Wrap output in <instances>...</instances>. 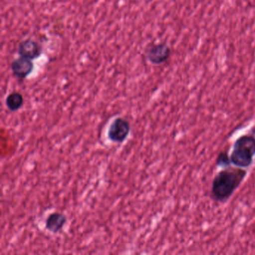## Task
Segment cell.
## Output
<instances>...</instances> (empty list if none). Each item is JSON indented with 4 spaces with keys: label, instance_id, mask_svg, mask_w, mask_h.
I'll return each mask as SVG.
<instances>
[{
    "label": "cell",
    "instance_id": "cell-1",
    "mask_svg": "<svg viewBox=\"0 0 255 255\" xmlns=\"http://www.w3.org/2000/svg\"><path fill=\"white\" fill-rule=\"evenodd\" d=\"M247 171L242 168H227L219 171L213 180L211 197L216 201H227L246 178Z\"/></svg>",
    "mask_w": 255,
    "mask_h": 255
},
{
    "label": "cell",
    "instance_id": "cell-2",
    "mask_svg": "<svg viewBox=\"0 0 255 255\" xmlns=\"http://www.w3.org/2000/svg\"><path fill=\"white\" fill-rule=\"evenodd\" d=\"M255 156V136L242 135L236 140L230 156L231 164L238 168H249L253 163Z\"/></svg>",
    "mask_w": 255,
    "mask_h": 255
},
{
    "label": "cell",
    "instance_id": "cell-3",
    "mask_svg": "<svg viewBox=\"0 0 255 255\" xmlns=\"http://www.w3.org/2000/svg\"><path fill=\"white\" fill-rule=\"evenodd\" d=\"M130 131L129 122L123 118H118L112 122L108 130V138L115 143H122L126 140Z\"/></svg>",
    "mask_w": 255,
    "mask_h": 255
},
{
    "label": "cell",
    "instance_id": "cell-4",
    "mask_svg": "<svg viewBox=\"0 0 255 255\" xmlns=\"http://www.w3.org/2000/svg\"><path fill=\"white\" fill-rule=\"evenodd\" d=\"M171 55L169 47L165 43L155 44L147 52V59L153 65H162L165 63Z\"/></svg>",
    "mask_w": 255,
    "mask_h": 255
},
{
    "label": "cell",
    "instance_id": "cell-5",
    "mask_svg": "<svg viewBox=\"0 0 255 255\" xmlns=\"http://www.w3.org/2000/svg\"><path fill=\"white\" fill-rule=\"evenodd\" d=\"M34 65L32 60L20 56L11 64V70L14 76L20 79H24L32 73Z\"/></svg>",
    "mask_w": 255,
    "mask_h": 255
},
{
    "label": "cell",
    "instance_id": "cell-6",
    "mask_svg": "<svg viewBox=\"0 0 255 255\" xmlns=\"http://www.w3.org/2000/svg\"><path fill=\"white\" fill-rule=\"evenodd\" d=\"M18 53L22 57L27 59H36L41 54V48L35 41L32 40H26L22 41L18 47Z\"/></svg>",
    "mask_w": 255,
    "mask_h": 255
},
{
    "label": "cell",
    "instance_id": "cell-7",
    "mask_svg": "<svg viewBox=\"0 0 255 255\" xmlns=\"http://www.w3.org/2000/svg\"><path fill=\"white\" fill-rule=\"evenodd\" d=\"M67 222V216L63 213H53L46 219V229L50 232L58 234L62 231Z\"/></svg>",
    "mask_w": 255,
    "mask_h": 255
},
{
    "label": "cell",
    "instance_id": "cell-8",
    "mask_svg": "<svg viewBox=\"0 0 255 255\" xmlns=\"http://www.w3.org/2000/svg\"><path fill=\"white\" fill-rule=\"evenodd\" d=\"M23 97L19 92H12L7 97L5 104L7 108L11 112H16L20 110L23 105Z\"/></svg>",
    "mask_w": 255,
    "mask_h": 255
},
{
    "label": "cell",
    "instance_id": "cell-9",
    "mask_svg": "<svg viewBox=\"0 0 255 255\" xmlns=\"http://www.w3.org/2000/svg\"><path fill=\"white\" fill-rule=\"evenodd\" d=\"M231 164V158L226 152H221L216 159V165L220 167H228Z\"/></svg>",
    "mask_w": 255,
    "mask_h": 255
}]
</instances>
